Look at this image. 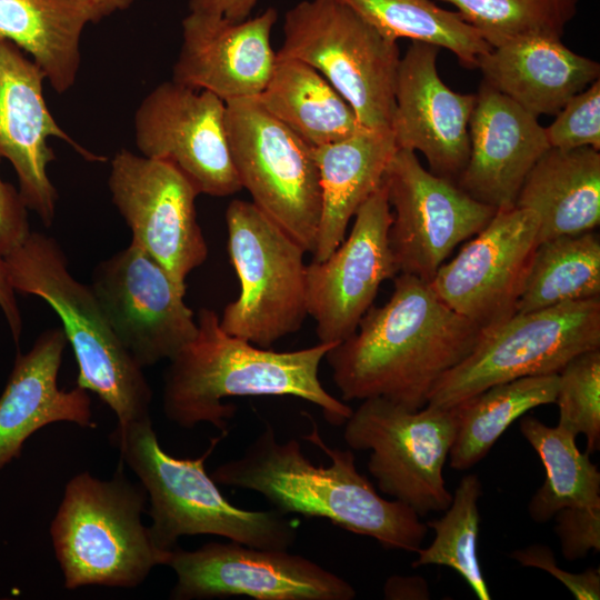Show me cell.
<instances>
[{"instance_id": "6da1fadb", "label": "cell", "mask_w": 600, "mask_h": 600, "mask_svg": "<svg viewBox=\"0 0 600 600\" xmlns=\"http://www.w3.org/2000/svg\"><path fill=\"white\" fill-rule=\"evenodd\" d=\"M480 333L430 282L398 273L389 300L371 307L357 330L324 358L343 400L383 398L418 410L440 377L471 352Z\"/></svg>"}, {"instance_id": "7a4b0ae2", "label": "cell", "mask_w": 600, "mask_h": 600, "mask_svg": "<svg viewBox=\"0 0 600 600\" xmlns=\"http://www.w3.org/2000/svg\"><path fill=\"white\" fill-rule=\"evenodd\" d=\"M304 438L326 452L330 466H314L296 439L279 442L274 428L266 424L240 458L220 464L211 478L217 484L262 494L283 514L324 518L387 549L421 548L427 523L404 503L382 498L358 471L351 450L328 447L316 424Z\"/></svg>"}, {"instance_id": "3957f363", "label": "cell", "mask_w": 600, "mask_h": 600, "mask_svg": "<svg viewBox=\"0 0 600 600\" xmlns=\"http://www.w3.org/2000/svg\"><path fill=\"white\" fill-rule=\"evenodd\" d=\"M196 320V336L169 359L163 380V412L179 427L207 422L226 434L237 407L222 400L231 397L300 398L319 407L336 427L351 416L352 408L319 379L320 363L336 344L278 352L227 333L212 309L201 308Z\"/></svg>"}, {"instance_id": "277c9868", "label": "cell", "mask_w": 600, "mask_h": 600, "mask_svg": "<svg viewBox=\"0 0 600 600\" xmlns=\"http://www.w3.org/2000/svg\"><path fill=\"white\" fill-rule=\"evenodd\" d=\"M220 438L197 459L166 452L151 418L117 426L110 434L121 461L140 480L150 501L151 537L163 551L180 537L214 534L249 547L289 550L297 539L294 524L276 509L252 511L231 504L204 468Z\"/></svg>"}, {"instance_id": "5b68a950", "label": "cell", "mask_w": 600, "mask_h": 600, "mask_svg": "<svg viewBox=\"0 0 600 600\" xmlns=\"http://www.w3.org/2000/svg\"><path fill=\"white\" fill-rule=\"evenodd\" d=\"M4 258L14 292L46 301L58 314L77 363V386L94 392L118 426L150 418L152 390L142 368L122 346L91 287L71 274L52 237L33 232Z\"/></svg>"}, {"instance_id": "8992f818", "label": "cell", "mask_w": 600, "mask_h": 600, "mask_svg": "<svg viewBox=\"0 0 600 600\" xmlns=\"http://www.w3.org/2000/svg\"><path fill=\"white\" fill-rule=\"evenodd\" d=\"M147 492L130 482L122 462L102 480L82 471L72 477L50 524L64 587L136 588L171 551L159 549L141 516Z\"/></svg>"}, {"instance_id": "52a82bcc", "label": "cell", "mask_w": 600, "mask_h": 600, "mask_svg": "<svg viewBox=\"0 0 600 600\" xmlns=\"http://www.w3.org/2000/svg\"><path fill=\"white\" fill-rule=\"evenodd\" d=\"M279 58L300 60L343 97L361 127L391 130L400 62L396 41L339 0H302L283 22Z\"/></svg>"}, {"instance_id": "ba28073f", "label": "cell", "mask_w": 600, "mask_h": 600, "mask_svg": "<svg viewBox=\"0 0 600 600\" xmlns=\"http://www.w3.org/2000/svg\"><path fill=\"white\" fill-rule=\"evenodd\" d=\"M228 252L240 283L237 299L219 318L229 334L269 348L303 324L307 252L252 201L232 200L226 210Z\"/></svg>"}, {"instance_id": "9c48e42d", "label": "cell", "mask_w": 600, "mask_h": 600, "mask_svg": "<svg viewBox=\"0 0 600 600\" xmlns=\"http://www.w3.org/2000/svg\"><path fill=\"white\" fill-rule=\"evenodd\" d=\"M593 349H600V297L514 313L481 329L471 352L436 382L427 404L451 408L501 382L559 373Z\"/></svg>"}, {"instance_id": "30bf717a", "label": "cell", "mask_w": 600, "mask_h": 600, "mask_svg": "<svg viewBox=\"0 0 600 600\" xmlns=\"http://www.w3.org/2000/svg\"><path fill=\"white\" fill-rule=\"evenodd\" d=\"M343 426L350 448L371 451L368 470L382 493L420 518L450 506L452 493L443 468L456 436L451 408L427 404L409 410L383 398H369Z\"/></svg>"}, {"instance_id": "8fae6325", "label": "cell", "mask_w": 600, "mask_h": 600, "mask_svg": "<svg viewBox=\"0 0 600 600\" xmlns=\"http://www.w3.org/2000/svg\"><path fill=\"white\" fill-rule=\"evenodd\" d=\"M226 127L242 189L258 209L312 253L321 213L313 148L270 114L258 97L226 102Z\"/></svg>"}, {"instance_id": "7c38bea8", "label": "cell", "mask_w": 600, "mask_h": 600, "mask_svg": "<svg viewBox=\"0 0 600 600\" xmlns=\"http://www.w3.org/2000/svg\"><path fill=\"white\" fill-rule=\"evenodd\" d=\"M392 212L388 239L398 273L431 282L460 243L481 231L497 209L457 182L422 167L416 152L397 149L383 176Z\"/></svg>"}, {"instance_id": "4fadbf2b", "label": "cell", "mask_w": 600, "mask_h": 600, "mask_svg": "<svg viewBox=\"0 0 600 600\" xmlns=\"http://www.w3.org/2000/svg\"><path fill=\"white\" fill-rule=\"evenodd\" d=\"M177 582L173 600L250 597L256 600H352L343 578L289 550L211 542L196 550H171L167 564Z\"/></svg>"}, {"instance_id": "5bb4252c", "label": "cell", "mask_w": 600, "mask_h": 600, "mask_svg": "<svg viewBox=\"0 0 600 600\" xmlns=\"http://www.w3.org/2000/svg\"><path fill=\"white\" fill-rule=\"evenodd\" d=\"M108 187L113 204L131 230V241L186 291L187 277L208 257L197 220V189L170 162L127 149L112 158Z\"/></svg>"}, {"instance_id": "9a60e30c", "label": "cell", "mask_w": 600, "mask_h": 600, "mask_svg": "<svg viewBox=\"0 0 600 600\" xmlns=\"http://www.w3.org/2000/svg\"><path fill=\"white\" fill-rule=\"evenodd\" d=\"M89 286L116 336L142 369L171 359L197 333L186 291L132 241L96 266Z\"/></svg>"}, {"instance_id": "2e32d148", "label": "cell", "mask_w": 600, "mask_h": 600, "mask_svg": "<svg viewBox=\"0 0 600 600\" xmlns=\"http://www.w3.org/2000/svg\"><path fill=\"white\" fill-rule=\"evenodd\" d=\"M141 156L179 169L199 194L227 197L242 189L226 127V102L172 80L158 84L134 113Z\"/></svg>"}, {"instance_id": "e0dca14e", "label": "cell", "mask_w": 600, "mask_h": 600, "mask_svg": "<svg viewBox=\"0 0 600 600\" xmlns=\"http://www.w3.org/2000/svg\"><path fill=\"white\" fill-rule=\"evenodd\" d=\"M539 217L526 208L499 209L489 223L444 262L430 284L452 310L481 329L516 312L538 244Z\"/></svg>"}, {"instance_id": "ac0fdd59", "label": "cell", "mask_w": 600, "mask_h": 600, "mask_svg": "<svg viewBox=\"0 0 600 600\" xmlns=\"http://www.w3.org/2000/svg\"><path fill=\"white\" fill-rule=\"evenodd\" d=\"M391 220L382 180L356 213L348 237L326 260L307 264V312L319 342L337 344L349 338L381 283L398 274L388 239Z\"/></svg>"}, {"instance_id": "d6986e66", "label": "cell", "mask_w": 600, "mask_h": 600, "mask_svg": "<svg viewBox=\"0 0 600 600\" xmlns=\"http://www.w3.org/2000/svg\"><path fill=\"white\" fill-rule=\"evenodd\" d=\"M44 79V72L33 60L0 37V158L12 164L26 208L50 227L58 192L47 170L56 159L48 139L63 140L90 161L106 158L88 151L57 123L43 97Z\"/></svg>"}, {"instance_id": "ffe728a7", "label": "cell", "mask_w": 600, "mask_h": 600, "mask_svg": "<svg viewBox=\"0 0 600 600\" xmlns=\"http://www.w3.org/2000/svg\"><path fill=\"white\" fill-rule=\"evenodd\" d=\"M438 52L411 41L400 58L391 131L398 149L420 151L432 173L457 182L469 158L476 94L456 92L441 80Z\"/></svg>"}, {"instance_id": "44dd1931", "label": "cell", "mask_w": 600, "mask_h": 600, "mask_svg": "<svg viewBox=\"0 0 600 600\" xmlns=\"http://www.w3.org/2000/svg\"><path fill=\"white\" fill-rule=\"evenodd\" d=\"M277 19L274 8L241 21L190 11L181 23L182 42L171 80L209 91L224 102L258 97L277 60L270 43Z\"/></svg>"}, {"instance_id": "7402d4cb", "label": "cell", "mask_w": 600, "mask_h": 600, "mask_svg": "<svg viewBox=\"0 0 600 600\" xmlns=\"http://www.w3.org/2000/svg\"><path fill=\"white\" fill-rule=\"evenodd\" d=\"M469 140L457 184L497 210L514 207L527 174L550 148L538 118L484 81L476 94Z\"/></svg>"}, {"instance_id": "603a6c76", "label": "cell", "mask_w": 600, "mask_h": 600, "mask_svg": "<svg viewBox=\"0 0 600 600\" xmlns=\"http://www.w3.org/2000/svg\"><path fill=\"white\" fill-rule=\"evenodd\" d=\"M68 343L62 328L41 332L26 353H19L0 396V470L21 454L26 440L53 422L94 428L87 390L58 387Z\"/></svg>"}, {"instance_id": "cb8c5ba5", "label": "cell", "mask_w": 600, "mask_h": 600, "mask_svg": "<svg viewBox=\"0 0 600 600\" xmlns=\"http://www.w3.org/2000/svg\"><path fill=\"white\" fill-rule=\"evenodd\" d=\"M477 67L486 83L537 118L557 114L600 76L597 61L573 52L560 37L547 34L492 48Z\"/></svg>"}, {"instance_id": "d4e9b609", "label": "cell", "mask_w": 600, "mask_h": 600, "mask_svg": "<svg viewBox=\"0 0 600 600\" xmlns=\"http://www.w3.org/2000/svg\"><path fill=\"white\" fill-rule=\"evenodd\" d=\"M313 148L321 213L312 261L326 260L346 237L352 218L381 186L398 149L391 130L360 128L352 136Z\"/></svg>"}, {"instance_id": "484cf974", "label": "cell", "mask_w": 600, "mask_h": 600, "mask_svg": "<svg viewBox=\"0 0 600 600\" xmlns=\"http://www.w3.org/2000/svg\"><path fill=\"white\" fill-rule=\"evenodd\" d=\"M514 207L538 214V243L593 231L600 222L599 150L549 148L527 174Z\"/></svg>"}, {"instance_id": "4316f807", "label": "cell", "mask_w": 600, "mask_h": 600, "mask_svg": "<svg viewBox=\"0 0 600 600\" xmlns=\"http://www.w3.org/2000/svg\"><path fill=\"white\" fill-rule=\"evenodd\" d=\"M97 22L89 0H0V37L28 52L58 93L74 84L81 34Z\"/></svg>"}, {"instance_id": "83f0119b", "label": "cell", "mask_w": 600, "mask_h": 600, "mask_svg": "<svg viewBox=\"0 0 600 600\" xmlns=\"http://www.w3.org/2000/svg\"><path fill=\"white\" fill-rule=\"evenodd\" d=\"M258 99L270 114L311 147L346 139L363 128L330 82L300 60L277 57Z\"/></svg>"}, {"instance_id": "f1b7e54d", "label": "cell", "mask_w": 600, "mask_h": 600, "mask_svg": "<svg viewBox=\"0 0 600 600\" xmlns=\"http://www.w3.org/2000/svg\"><path fill=\"white\" fill-rule=\"evenodd\" d=\"M558 373L531 376L491 386L451 407L456 436L450 467L467 470L482 460L509 426L528 411L554 403Z\"/></svg>"}, {"instance_id": "f546056e", "label": "cell", "mask_w": 600, "mask_h": 600, "mask_svg": "<svg viewBox=\"0 0 600 600\" xmlns=\"http://www.w3.org/2000/svg\"><path fill=\"white\" fill-rule=\"evenodd\" d=\"M600 297V238L593 231L540 241L514 313Z\"/></svg>"}, {"instance_id": "4dcf8cb0", "label": "cell", "mask_w": 600, "mask_h": 600, "mask_svg": "<svg viewBox=\"0 0 600 600\" xmlns=\"http://www.w3.org/2000/svg\"><path fill=\"white\" fill-rule=\"evenodd\" d=\"M519 428L546 469L544 482L528 506L533 521L544 523L567 507H600L599 469L578 449L576 436L532 416H522Z\"/></svg>"}, {"instance_id": "1f68e13d", "label": "cell", "mask_w": 600, "mask_h": 600, "mask_svg": "<svg viewBox=\"0 0 600 600\" xmlns=\"http://www.w3.org/2000/svg\"><path fill=\"white\" fill-rule=\"evenodd\" d=\"M386 38H408L456 54L467 68H476L492 47L458 12L431 0H339Z\"/></svg>"}, {"instance_id": "d6a6232c", "label": "cell", "mask_w": 600, "mask_h": 600, "mask_svg": "<svg viewBox=\"0 0 600 600\" xmlns=\"http://www.w3.org/2000/svg\"><path fill=\"white\" fill-rule=\"evenodd\" d=\"M482 496V484L477 474L461 478L450 506L444 514L427 522L434 531V538L427 548H420L412 568L437 564L458 572L479 600H490L489 587L484 580L478 558L480 513L478 502Z\"/></svg>"}, {"instance_id": "836d02e7", "label": "cell", "mask_w": 600, "mask_h": 600, "mask_svg": "<svg viewBox=\"0 0 600 600\" xmlns=\"http://www.w3.org/2000/svg\"><path fill=\"white\" fill-rule=\"evenodd\" d=\"M492 48L519 38L560 37L574 17L579 0H442Z\"/></svg>"}, {"instance_id": "e575fe53", "label": "cell", "mask_w": 600, "mask_h": 600, "mask_svg": "<svg viewBox=\"0 0 600 600\" xmlns=\"http://www.w3.org/2000/svg\"><path fill=\"white\" fill-rule=\"evenodd\" d=\"M558 426L583 434L587 453L600 448V349L572 358L558 373Z\"/></svg>"}, {"instance_id": "d590c367", "label": "cell", "mask_w": 600, "mask_h": 600, "mask_svg": "<svg viewBox=\"0 0 600 600\" xmlns=\"http://www.w3.org/2000/svg\"><path fill=\"white\" fill-rule=\"evenodd\" d=\"M544 128L550 148L600 149V79L573 96Z\"/></svg>"}, {"instance_id": "8d00e7d4", "label": "cell", "mask_w": 600, "mask_h": 600, "mask_svg": "<svg viewBox=\"0 0 600 600\" xmlns=\"http://www.w3.org/2000/svg\"><path fill=\"white\" fill-rule=\"evenodd\" d=\"M554 532L566 560L584 558L600 550V507H567L554 516Z\"/></svg>"}, {"instance_id": "74e56055", "label": "cell", "mask_w": 600, "mask_h": 600, "mask_svg": "<svg viewBox=\"0 0 600 600\" xmlns=\"http://www.w3.org/2000/svg\"><path fill=\"white\" fill-rule=\"evenodd\" d=\"M511 558L523 567L541 569L563 583L577 600L600 599V570L589 568L582 572H568L558 564L553 551L544 544H531L512 551Z\"/></svg>"}, {"instance_id": "f35d334b", "label": "cell", "mask_w": 600, "mask_h": 600, "mask_svg": "<svg viewBox=\"0 0 600 600\" xmlns=\"http://www.w3.org/2000/svg\"><path fill=\"white\" fill-rule=\"evenodd\" d=\"M27 208L19 191L0 177V253L6 256L30 233Z\"/></svg>"}, {"instance_id": "ab89813d", "label": "cell", "mask_w": 600, "mask_h": 600, "mask_svg": "<svg viewBox=\"0 0 600 600\" xmlns=\"http://www.w3.org/2000/svg\"><path fill=\"white\" fill-rule=\"evenodd\" d=\"M259 0H189V10L222 16L232 21L249 18Z\"/></svg>"}, {"instance_id": "60d3db41", "label": "cell", "mask_w": 600, "mask_h": 600, "mask_svg": "<svg viewBox=\"0 0 600 600\" xmlns=\"http://www.w3.org/2000/svg\"><path fill=\"white\" fill-rule=\"evenodd\" d=\"M383 596L389 600H427L430 591L422 577L391 576L384 583Z\"/></svg>"}, {"instance_id": "b9f144b4", "label": "cell", "mask_w": 600, "mask_h": 600, "mask_svg": "<svg viewBox=\"0 0 600 600\" xmlns=\"http://www.w3.org/2000/svg\"><path fill=\"white\" fill-rule=\"evenodd\" d=\"M0 309L9 324L13 340L18 343L22 332V318L12 289L4 258L0 253Z\"/></svg>"}, {"instance_id": "7bdbcfd3", "label": "cell", "mask_w": 600, "mask_h": 600, "mask_svg": "<svg viewBox=\"0 0 600 600\" xmlns=\"http://www.w3.org/2000/svg\"><path fill=\"white\" fill-rule=\"evenodd\" d=\"M92 4L97 18L101 19L117 12L128 9L133 0H89Z\"/></svg>"}]
</instances>
